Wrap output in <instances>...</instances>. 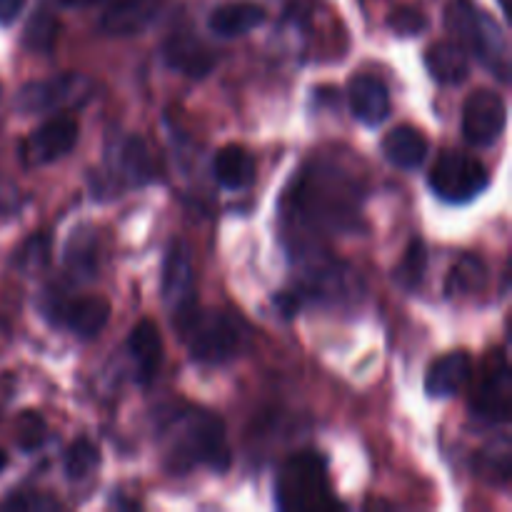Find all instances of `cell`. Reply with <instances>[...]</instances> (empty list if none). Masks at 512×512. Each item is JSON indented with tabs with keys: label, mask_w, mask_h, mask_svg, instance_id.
<instances>
[{
	"label": "cell",
	"mask_w": 512,
	"mask_h": 512,
	"mask_svg": "<svg viewBox=\"0 0 512 512\" xmlns=\"http://www.w3.org/2000/svg\"><path fill=\"white\" fill-rule=\"evenodd\" d=\"M425 68L438 83L460 85L470 75V55L455 40H438L425 53Z\"/></svg>",
	"instance_id": "obj_20"
},
{
	"label": "cell",
	"mask_w": 512,
	"mask_h": 512,
	"mask_svg": "<svg viewBox=\"0 0 512 512\" xmlns=\"http://www.w3.org/2000/svg\"><path fill=\"white\" fill-rule=\"evenodd\" d=\"M165 63L190 78H205L215 68V55L193 30H175L165 40Z\"/></svg>",
	"instance_id": "obj_13"
},
{
	"label": "cell",
	"mask_w": 512,
	"mask_h": 512,
	"mask_svg": "<svg viewBox=\"0 0 512 512\" xmlns=\"http://www.w3.org/2000/svg\"><path fill=\"white\" fill-rule=\"evenodd\" d=\"M58 15L48 5H38L30 15L23 30V48L30 53H53L55 40H58Z\"/></svg>",
	"instance_id": "obj_25"
},
{
	"label": "cell",
	"mask_w": 512,
	"mask_h": 512,
	"mask_svg": "<svg viewBox=\"0 0 512 512\" xmlns=\"http://www.w3.org/2000/svg\"><path fill=\"white\" fill-rule=\"evenodd\" d=\"M445 25L453 33L455 43L468 55H475L490 73L498 75L503 83L510 80V53L503 28L495 23L473 0H453L445 10Z\"/></svg>",
	"instance_id": "obj_4"
},
{
	"label": "cell",
	"mask_w": 512,
	"mask_h": 512,
	"mask_svg": "<svg viewBox=\"0 0 512 512\" xmlns=\"http://www.w3.org/2000/svg\"><path fill=\"white\" fill-rule=\"evenodd\" d=\"M0 95H3V85H0Z\"/></svg>",
	"instance_id": "obj_37"
},
{
	"label": "cell",
	"mask_w": 512,
	"mask_h": 512,
	"mask_svg": "<svg viewBox=\"0 0 512 512\" xmlns=\"http://www.w3.org/2000/svg\"><path fill=\"white\" fill-rule=\"evenodd\" d=\"M165 0H108L105 13L100 15V30L115 38L138 35L158 18Z\"/></svg>",
	"instance_id": "obj_12"
},
{
	"label": "cell",
	"mask_w": 512,
	"mask_h": 512,
	"mask_svg": "<svg viewBox=\"0 0 512 512\" xmlns=\"http://www.w3.org/2000/svg\"><path fill=\"white\" fill-rule=\"evenodd\" d=\"M5 465H8V455L3 453V450H0V473H3V468Z\"/></svg>",
	"instance_id": "obj_36"
},
{
	"label": "cell",
	"mask_w": 512,
	"mask_h": 512,
	"mask_svg": "<svg viewBox=\"0 0 512 512\" xmlns=\"http://www.w3.org/2000/svg\"><path fill=\"white\" fill-rule=\"evenodd\" d=\"M180 338L188 345L190 358L203 365H223L248 350L250 330L238 318L218 310H200L198 305L173 318Z\"/></svg>",
	"instance_id": "obj_2"
},
{
	"label": "cell",
	"mask_w": 512,
	"mask_h": 512,
	"mask_svg": "<svg viewBox=\"0 0 512 512\" xmlns=\"http://www.w3.org/2000/svg\"><path fill=\"white\" fill-rule=\"evenodd\" d=\"M213 175L220 188L245 190L255 180V158L243 145H223L215 153Z\"/></svg>",
	"instance_id": "obj_21"
},
{
	"label": "cell",
	"mask_w": 512,
	"mask_h": 512,
	"mask_svg": "<svg viewBox=\"0 0 512 512\" xmlns=\"http://www.w3.org/2000/svg\"><path fill=\"white\" fill-rule=\"evenodd\" d=\"M425 270H428V248L420 238L410 240L408 250H405L403 260L398 263V268L393 270V278L400 288L415 290L425 278Z\"/></svg>",
	"instance_id": "obj_26"
},
{
	"label": "cell",
	"mask_w": 512,
	"mask_h": 512,
	"mask_svg": "<svg viewBox=\"0 0 512 512\" xmlns=\"http://www.w3.org/2000/svg\"><path fill=\"white\" fill-rule=\"evenodd\" d=\"M470 413L483 425H508L512 413V375L505 350H495L475 388Z\"/></svg>",
	"instance_id": "obj_7"
},
{
	"label": "cell",
	"mask_w": 512,
	"mask_h": 512,
	"mask_svg": "<svg viewBox=\"0 0 512 512\" xmlns=\"http://www.w3.org/2000/svg\"><path fill=\"white\" fill-rule=\"evenodd\" d=\"M5 508H58V505L53 503V500H45V498H10L5 500Z\"/></svg>",
	"instance_id": "obj_34"
},
{
	"label": "cell",
	"mask_w": 512,
	"mask_h": 512,
	"mask_svg": "<svg viewBox=\"0 0 512 512\" xmlns=\"http://www.w3.org/2000/svg\"><path fill=\"white\" fill-rule=\"evenodd\" d=\"M363 190L333 165H313L290 193L293 213L305 225L325 230H355L358 200Z\"/></svg>",
	"instance_id": "obj_1"
},
{
	"label": "cell",
	"mask_w": 512,
	"mask_h": 512,
	"mask_svg": "<svg viewBox=\"0 0 512 512\" xmlns=\"http://www.w3.org/2000/svg\"><path fill=\"white\" fill-rule=\"evenodd\" d=\"M128 353L140 385L153 383L163 363V338L153 320H140L128 335Z\"/></svg>",
	"instance_id": "obj_16"
},
{
	"label": "cell",
	"mask_w": 512,
	"mask_h": 512,
	"mask_svg": "<svg viewBox=\"0 0 512 512\" xmlns=\"http://www.w3.org/2000/svg\"><path fill=\"white\" fill-rule=\"evenodd\" d=\"M488 283V265L478 258V255H460L458 263L453 265L445 283V293L448 298H458V295H475L485 288Z\"/></svg>",
	"instance_id": "obj_24"
},
{
	"label": "cell",
	"mask_w": 512,
	"mask_h": 512,
	"mask_svg": "<svg viewBox=\"0 0 512 512\" xmlns=\"http://www.w3.org/2000/svg\"><path fill=\"white\" fill-rule=\"evenodd\" d=\"M55 313H58V320L70 333H75L83 340H93L108 325L110 303L105 298H100V295H83V298H75L70 303H65Z\"/></svg>",
	"instance_id": "obj_17"
},
{
	"label": "cell",
	"mask_w": 512,
	"mask_h": 512,
	"mask_svg": "<svg viewBox=\"0 0 512 512\" xmlns=\"http://www.w3.org/2000/svg\"><path fill=\"white\" fill-rule=\"evenodd\" d=\"M508 125V105L495 90H475L463 108V135L475 148H488Z\"/></svg>",
	"instance_id": "obj_9"
},
{
	"label": "cell",
	"mask_w": 512,
	"mask_h": 512,
	"mask_svg": "<svg viewBox=\"0 0 512 512\" xmlns=\"http://www.w3.org/2000/svg\"><path fill=\"white\" fill-rule=\"evenodd\" d=\"M268 13L263 5L250 3V0H235V3H223L208 15V30L218 38H240L250 30L260 28Z\"/></svg>",
	"instance_id": "obj_18"
},
{
	"label": "cell",
	"mask_w": 512,
	"mask_h": 512,
	"mask_svg": "<svg viewBox=\"0 0 512 512\" xmlns=\"http://www.w3.org/2000/svg\"><path fill=\"white\" fill-rule=\"evenodd\" d=\"M120 175L133 185H148L158 180V168H155L153 153L148 143L140 135H128L118 148Z\"/></svg>",
	"instance_id": "obj_22"
},
{
	"label": "cell",
	"mask_w": 512,
	"mask_h": 512,
	"mask_svg": "<svg viewBox=\"0 0 512 512\" xmlns=\"http://www.w3.org/2000/svg\"><path fill=\"white\" fill-rule=\"evenodd\" d=\"M473 378V360L463 350L440 355L425 373V393L430 398H453Z\"/></svg>",
	"instance_id": "obj_15"
},
{
	"label": "cell",
	"mask_w": 512,
	"mask_h": 512,
	"mask_svg": "<svg viewBox=\"0 0 512 512\" xmlns=\"http://www.w3.org/2000/svg\"><path fill=\"white\" fill-rule=\"evenodd\" d=\"M490 185V173L475 155L445 150L435 160L430 188L445 203H470Z\"/></svg>",
	"instance_id": "obj_6"
},
{
	"label": "cell",
	"mask_w": 512,
	"mask_h": 512,
	"mask_svg": "<svg viewBox=\"0 0 512 512\" xmlns=\"http://www.w3.org/2000/svg\"><path fill=\"white\" fill-rule=\"evenodd\" d=\"M60 3L68 5V8H90V5L108 3V0H60Z\"/></svg>",
	"instance_id": "obj_35"
},
{
	"label": "cell",
	"mask_w": 512,
	"mask_h": 512,
	"mask_svg": "<svg viewBox=\"0 0 512 512\" xmlns=\"http://www.w3.org/2000/svg\"><path fill=\"white\" fill-rule=\"evenodd\" d=\"M280 510H333L340 508L330 493L328 465L318 453H298L280 468L275 480Z\"/></svg>",
	"instance_id": "obj_5"
},
{
	"label": "cell",
	"mask_w": 512,
	"mask_h": 512,
	"mask_svg": "<svg viewBox=\"0 0 512 512\" xmlns=\"http://www.w3.org/2000/svg\"><path fill=\"white\" fill-rule=\"evenodd\" d=\"M15 208H18V195H15V188H10L8 183L0 180V218L13 215Z\"/></svg>",
	"instance_id": "obj_32"
},
{
	"label": "cell",
	"mask_w": 512,
	"mask_h": 512,
	"mask_svg": "<svg viewBox=\"0 0 512 512\" xmlns=\"http://www.w3.org/2000/svg\"><path fill=\"white\" fill-rule=\"evenodd\" d=\"M430 153L428 138L413 125H398L383 138V155L395 168L415 170L425 163Z\"/></svg>",
	"instance_id": "obj_19"
},
{
	"label": "cell",
	"mask_w": 512,
	"mask_h": 512,
	"mask_svg": "<svg viewBox=\"0 0 512 512\" xmlns=\"http://www.w3.org/2000/svg\"><path fill=\"white\" fill-rule=\"evenodd\" d=\"M348 100L355 118L370 128L390 115V90L378 75H355L348 85Z\"/></svg>",
	"instance_id": "obj_14"
},
{
	"label": "cell",
	"mask_w": 512,
	"mask_h": 512,
	"mask_svg": "<svg viewBox=\"0 0 512 512\" xmlns=\"http://www.w3.org/2000/svg\"><path fill=\"white\" fill-rule=\"evenodd\" d=\"M163 300L170 310V318L185 313L195 305V275L190 248L185 240H173L168 245L163 263Z\"/></svg>",
	"instance_id": "obj_11"
},
{
	"label": "cell",
	"mask_w": 512,
	"mask_h": 512,
	"mask_svg": "<svg viewBox=\"0 0 512 512\" xmlns=\"http://www.w3.org/2000/svg\"><path fill=\"white\" fill-rule=\"evenodd\" d=\"M25 8V0H0V25H10Z\"/></svg>",
	"instance_id": "obj_33"
},
{
	"label": "cell",
	"mask_w": 512,
	"mask_h": 512,
	"mask_svg": "<svg viewBox=\"0 0 512 512\" xmlns=\"http://www.w3.org/2000/svg\"><path fill=\"white\" fill-rule=\"evenodd\" d=\"M480 470L488 475L493 483H508L510 478V440L500 438L480 455Z\"/></svg>",
	"instance_id": "obj_29"
},
{
	"label": "cell",
	"mask_w": 512,
	"mask_h": 512,
	"mask_svg": "<svg viewBox=\"0 0 512 512\" xmlns=\"http://www.w3.org/2000/svg\"><path fill=\"white\" fill-rule=\"evenodd\" d=\"M90 98V80L83 75L65 73L48 80H30L18 90L15 108L23 115L50 113V110L83 105Z\"/></svg>",
	"instance_id": "obj_8"
},
{
	"label": "cell",
	"mask_w": 512,
	"mask_h": 512,
	"mask_svg": "<svg viewBox=\"0 0 512 512\" xmlns=\"http://www.w3.org/2000/svg\"><path fill=\"white\" fill-rule=\"evenodd\" d=\"M168 468L175 473L205 465L223 475L233 465V450L228 445L225 423L208 410H188L173 425V443L168 450Z\"/></svg>",
	"instance_id": "obj_3"
},
{
	"label": "cell",
	"mask_w": 512,
	"mask_h": 512,
	"mask_svg": "<svg viewBox=\"0 0 512 512\" xmlns=\"http://www.w3.org/2000/svg\"><path fill=\"white\" fill-rule=\"evenodd\" d=\"M65 268L78 280L95 278V273H98V240H95L93 228L83 225V228L70 233L68 243H65Z\"/></svg>",
	"instance_id": "obj_23"
},
{
	"label": "cell",
	"mask_w": 512,
	"mask_h": 512,
	"mask_svg": "<svg viewBox=\"0 0 512 512\" xmlns=\"http://www.w3.org/2000/svg\"><path fill=\"white\" fill-rule=\"evenodd\" d=\"M50 258V238L48 235H35L30 238L23 248L18 250V258H15V265L20 270H35L43 268Z\"/></svg>",
	"instance_id": "obj_31"
},
{
	"label": "cell",
	"mask_w": 512,
	"mask_h": 512,
	"mask_svg": "<svg viewBox=\"0 0 512 512\" xmlns=\"http://www.w3.org/2000/svg\"><path fill=\"white\" fill-rule=\"evenodd\" d=\"M390 28L398 35H420L425 28H428V18L420 8H413V5H403V8H395L393 15H390Z\"/></svg>",
	"instance_id": "obj_30"
},
{
	"label": "cell",
	"mask_w": 512,
	"mask_h": 512,
	"mask_svg": "<svg viewBox=\"0 0 512 512\" xmlns=\"http://www.w3.org/2000/svg\"><path fill=\"white\" fill-rule=\"evenodd\" d=\"M48 438V425H45L43 415L35 413V410H25L23 415L15 423V443L25 453H33Z\"/></svg>",
	"instance_id": "obj_28"
},
{
	"label": "cell",
	"mask_w": 512,
	"mask_h": 512,
	"mask_svg": "<svg viewBox=\"0 0 512 512\" xmlns=\"http://www.w3.org/2000/svg\"><path fill=\"white\" fill-rule=\"evenodd\" d=\"M98 463H100L98 448H95L90 440L80 438L75 440V443L68 448V453H65V475H68L70 480H83L98 468Z\"/></svg>",
	"instance_id": "obj_27"
},
{
	"label": "cell",
	"mask_w": 512,
	"mask_h": 512,
	"mask_svg": "<svg viewBox=\"0 0 512 512\" xmlns=\"http://www.w3.org/2000/svg\"><path fill=\"white\" fill-rule=\"evenodd\" d=\"M80 125L70 115H55L30 133L23 155L28 165H48L73 153L78 145Z\"/></svg>",
	"instance_id": "obj_10"
}]
</instances>
